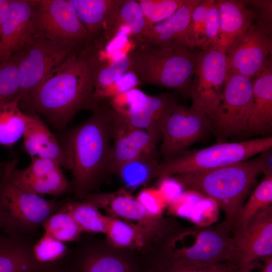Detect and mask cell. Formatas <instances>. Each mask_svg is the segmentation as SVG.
I'll list each match as a JSON object with an SVG mask.
<instances>
[{"instance_id": "obj_46", "label": "cell", "mask_w": 272, "mask_h": 272, "mask_svg": "<svg viewBox=\"0 0 272 272\" xmlns=\"http://www.w3.org/2000/svg\"><path fill=\"white\" fill-rule=\"evenodd\" d=\"M64 272H71L69 270L66 269Z\"/></svg>"}, {"instance_id": "obj_14", "label": "cell", "mask_w": 272, "mask_h": 272, "mask_svg": "<svg viewBox=\"0 0 272 272\" xmlns=\"http://www.w3.org/2000/svg\"><path fill=\"white\" fill-rule=\"evenodd\" d=\"M80 241L67 258L66 269L71 272H146L144 263L128 252L107 250L96 241Z\"/></svg>"}, {"instance_id": "obj_35", "label": "cell", "mask_w": 272, "mask_h": 272, "mask_svg": "<svg viewBox=\"0 0 272 272\" xmlns=\"http://www.w3.org/2000/svg\"><path fill=\"white\" fill-rule=\"evenodd\" d=\"M19 79L16 56L0 62V105L18 97Z\"/></svg>"}, {"instance_id": "obj_26", "label": "cell", "mask_w": 272, "mask_h": 272, "mask_svg": "<svg viewBox=\"0 0 272 272\" xmlns=\"http://www.w3.org/2000/svg\"><path fill=\"white\" fill-rule=\"evenodd\" d=\"M127 28L129 38L137 45L142 44L151 27L137 0H123L109 28L100 42L101 46L110 40L121 27Z\"/></svg>"}, {"instance_id": "obj_20", "label": "cell", "mask_w": 272, "mask_h": 272, "mask_svg": "<svg viewBox=\"0 0 272 272\" xmlns=\"http://www.w3.org/2000/svg\"><path fill=\"white\" fill-rule=\"evenodd\" d=\"M202 1L185 0L171 16L151 27L141 44L158 47H189L187 33L190 17L195 8Z\"/></svg>"}, {"instance_id": "obj_41", "label": "cell", "mask_w": 272, "mask_h": 272, "mask_svg": "<svg viewBox=\"0 0 272 272\" xmlns=\"http://www.w3.org/2000/svg\"><path fill=\"white\" fill-rule=\"evenodd\" d=\"M135 198L149 215L155 217L162 216L163 205L159 190L152 187L145 188Z\"/></svg>"}, {"instance_id": "obj_23", "label": "cell", "mask_w": 272, "mask_h": 272, "mask_svg": "<svg viewBox=\"0 0 272 272\" xmlns=\"http://www.w3.org/2000/svg\"><path fill=\"white\" fill-rule=\"evenodd\" d=\"M220 20L219 46L226 52L246 33L254 22L256 12L247 1L218 0Z\"/></svg>"}, {"instance_id": "obj_29", "label": "cell", "mask_w": 272, "mask_h": 272, "mask_svg": "<svg viewBox=\"0 0 272 272\" xmlns=\"http://www.w3.org/2000/svg\"><path fill=\"white\" fill-rule=\"evenodd\" d=\"M19 101L17 97L0 105V146L12 148L23 138L28 116Z\"/></svg>"}, {"instance_id": "obj_43", "label": "cell", "mask_w": 272, "mask_h": 272, "mask_svg": "<svg viewBox=\"0 0 272 272\" xmlns=\"http://www.w3.org/2000/svg\"><path fill=\"white\" fill-rule=\"evenodd\" d=\"M263 264L260 272H272V255L261 258ZM255 266L254 263L238 267L239 272H251Z\"/></svg>"}, {"instance_id": "obj_15", "label": "cell", "mask_w": 272, "mask_h": 272, "mask_svg": "<svg viewBox=\"0 0 272 272\" xmlns=\"http://www.w3.org/2000/svg\"><path fill=\"white\" fill-rule=\"evenodd\" d=\"M83 200L98 209L104 210L111 217L142 227L153 235L157 241L172 221L162 216L155 217L149 215L136 198L125 189L108 193H92Z\"/></svg>"}, {"instance_id": "obj_13", "label": "cell", "mask_w": 272, "mask_h": 272, "mask_svg": "<svg viewBox=\"0 0 272 272\" xmlns=\"http://www.w3.org/2000/svg\"><path fill=\"white\" fill-rule=\"evenodd\" d=\"M72 53L47 40L34 37L13 54L18 63L20 100L33 91Z\"/></svg>"}, {"instance_id": "obj_39", "label": "cell", "mask_w": 272, "mask_h": 272, "mask_svg": "<svg viewBox=\"0 0 272 272\" xmlns=\"http://www.w3.org/2000/svg\"><path fill=\"white\" fill-rule=\"evenodd\" d=\"M141 83L133 73L128 72L125 73L108 87L93 93L90 109L91 110L99 102L109 100L116 95L137 88Z\"/></svg>"}, {"instance_id": "obj_45", "label": "cell", "mask_w": 272, "mask_h": 272, "mask_svg": "<svg viewBox=\"0 0 272 272\" xmlns=\"http://www.w3.org/2000/svg\"><path fill=\"white\" fill-rule=\"evenodd\" d=\"M4 176V170L3 168V166H2L0 167V178L3 177Z\"/></svg>"}, {"instance_id": "obj_7", "label": "cell", "mask_w": 272, "mask_h": 272, "mask_svg": "<svg viewBox=\"0 0 272 272\" xmlns=\"http://www.w3.org/2000/svg\"><path fill=\"white\" fill-rule=\"evenodd\" d=\"M272 148V137L238 142H222L199 150L185 151L157 165L154 178H162L194 171L210 170L247 160Z\"/></svg>"}, {"instance_id": "obj_5", "label": "cell", "mask_w": 272, "mask_h": 272, "mask_svg": "<svg viewBox=\"0 0 272 272\" xmlns=\"http://www.w3.org/2000/svg\"><path fill=\"white\" fill-rule=\"evenodd\" d=\"M187 46L137 45L128 54L130 71L141 83L178 92L189 98L199 50Z\"/></svg>"}, {"instance_id": "obj_1", "label": "cell", "mask_w": 272, "mask_h": 272, "mask_svg": "<svg viewBox=\"0 0 272 272\" xmlns=\"http://www.w3.org/2000/svg\"><path fill=\"white\" fill-rule=\"evenodd\" d=\"M99 59L97 52L86 47L72 53L20 100V108L43 115L58 131L63 130L78 112L91 107Z\"/></svg>"}, {"instance_id": "obj_38", "label": "cell", "mask_w": 272, "mask_h": 272, "mask_svg": "<svg viewBox=\"0 0 272 272\" xmlns=\"http://www.w3.org/2000/svg\"><path fill=\"white\" fill-rule=\"evenodd\" d=\"M148 95L135 88L109 100L111 108L121 116L139 110L145 104Z\"/></svg>"}, {"instance_id": "obj_31", "label": "cell", "mask_w": 272, "mask_h": 272, "mask_svg": "<svg viewBox=\"0 0 272 272\" xmlns=\"http://www.w3.org/2000/svg\"><path fill=\"white\" fill-rule=\"evenodd\" d=\"M272 205V174H264L243 205L231 229V234L242 230L259 211Z\"/></svg>"}, {"instance_id": "obj_9", "label": "cell", "mask_w": 272, "mask_h": 272, "mask_svg": "<svg viewBox=\"0 0 272 272\" xmlns=\"http://www.w3.org/2000/svg\"><path fill=\"white\" fill-rule=\"evenodd\" d=\"M252 106V79L228 73L219 104L209 117L217 143L242 133Z\"/></svg>"}, {"instance_id": "obj_37", "label": "cell", "mask_w": 272, "mask_h": 272, "mask_svg": "<svg viewBox=\"0 0 272 272\" xmlns=\"http://www.w3.org/2000/svg\"><path fill=\"white\" fill-rule=\"evenodd\" d=\"M216 0H202L193 11L188 28L189 47L200 50L202 45L207 14Z\"/></svg>"}, {"instance_id": "obj_44", "label": "cell", "mask_w": 272, "mask_h": 272, "mask_svg": "<svg viewBox=\"0 0 272 272\" xmlns=\"http://www.w3.org/2000/svg\"><path fill=\"white\" fill-rule=\"evenodd\" d=\"M10 0H0V36L2 25L7 16Z\"/></svg>"}, {"instance_id": "obj_10", "label": "cell", "mask_w": 272, "mask_h": 272, "mask_svg": "<svg viewBox=\"0 0 272 272\" xmlns=\"http://www.w3.org/2000/svg\"><path fill=\"white\" fill-rule=\"evenodd\" d=\"M227 74L223 49L213 46L200 50L190 89V107L210 117L219 104Z\"/></svg>"}, {"instance_id": "obj_24", "label": "cell", "mask_w": 272, "mask_h": 272, "mask_svg": "<svg viewBox=\"0 0 272 272\" xmlns=\"http://www.w3.org/2000/svg\"><path fill=\"white\" fill-rule=\"evenodd\" d=\"M34 237L9 235L0 230V272H48L34 259Z\"/></svg>"}, {"instance_id": "obj_11", "label": "cell", "mask_w": 272, "mask_h": 272, "mask_svg": "<svg viewBox=\"0 0 272 272\" xmlns=\"http://www.w3.org/2000/svg\"><path fill=\"white\" fill-rule=\"evenodd\" d=\"M158 126L164 160L176 157L211 132L208 116L178 103L162 117Z\"/></svg>"}, {"instance_id": "obj_4", "label": "cell", "mask_w": 272, "mask_h": 272, "mask_svg": "<svg viewBox=\"0 0 272 272\" xmlns=\"http://www.w3.org/2000/svg\"><path fill=\"white\" fill-rule=\"evenodd\" d=\"M271 148L257 157L215 169L172 176L184 189L213 200L223 211L231 231L258 176L272 174Z\"/></svg>"}, {"instance_id": "obj_3", "label": "cell", "mask_w": 272, "mask_h": 272, "mask_svg": "<svg viewBox=\"0 0 272 272\" xmlns=\"http://www.w3.org/2000/svg\"><path fill=\"white\" fill-rule=\"evenodd\" d=\"M155 247L149 266L199 268L235 261L231 231L223 221L184 227L174 221Z\"/></svg>"}, {"instance_id": "obj_28", "label": "cell", "mask_w": 272, "mask_h": 272, "mask_svg": "<svg viewBox=\"0 0 272 272\" xmlns=\"http://www.w3.org/2000/svg\"><path fill=\"white\" fill-rule=\"evenodd\" d=\"M110 217L106 235L111 245L116 248L142 249L156 243V238L141 226Z\"/></svg>"}, {"instance_id": "obj_19", "label": "cell", "mask_w": 272, "mask_h": 272, "mask_svg": "<svg viewBox=\"0 0 272 272\" xmlns=\"http://www.w3.org/2000/svg\"><path fill=\"white\" fill-rule=\"evenodd\" d=\"M272 130V65L252 79L251 111L242 133L271 137Z\"/></svg>"}, {"instance_id": "obj_21", "label": "cell", "mask_w": 272, "mask_h": 272, "mask_svg": "<svg viewBox=\"0 0 272 272\" xmlns=\"http://www.w3.org/2000/svg\"><path fill=\"white\" fill-rule=\"evenodd\" d=\"M123 0H69L87 32L85 47L99 44Z\"/></svg>"}, {"instance_id": "obj_22", "label": "cell", "mask_w": 272, "mask_h": 272, "mask_svg": "<svg viewBox=\"0 0 272 272\" xmlns=\"http://www.w3.org/2000/svg\"><path fill=\"white\" fill-rule=\"evenodd\" d=\"M27 114L26 129L23 137V148L31 157L52 159L67 169L64 150L56 135L53 133L39 115Z\"/></svg>"}, {"instance_id": "obj_30", "label": "cell", "mask_w": 272, "mask_h": 272, "mask_svg": "<svg viewBox=\"0 0 272 272\" xmlns=\"http://www.w3.org/2000/svg\"><path fill=\"white\" fill-rule=\"evenodd\" d=\"M62 208L72 215L83 232L106 234L110 217L102 215L92 203L69 200L63 201Z\"/></svg>"}, {"instance_id": "obj_16", "label": "cell", "mask_w": 272, "mask_h": 272, "mask_svg": "<svg viewBox=\"0 0 272 272\" xmlns=\"http://www.w3.org/2000/svg\"><path fill=\"white\" fill-rule=\"evenodd\" d=\"M238 267L272 255V205L256 213L242 230L231 234Z\"/></svg>"}, {"instance_id": "obj_27", "label": "cell", "mask_w": 272, "mask_h": 272, "mask_svg": "<svg viewBox=\"0 0 272 272\" xmlns=\"http://www.w3.org/2000/svg\"><path fill=\"white\" fill-rule=\"evenodd\" d=\"M176 103L175 97L169 93L148 95L144 105L139 110L120 116L133 126L147 130L158 141L161 137L159 122Z\"/></svg>"}, {"instance_id": "obj_36", "label": "cell", "mask_w": 272, "mask_h": 272, "mask_svg": "<svg viewBox=\"0 0 272 272\" xmlns=\"http://www.w3.org/2000/svg\"><path fill=\"white\" fill-rule=\"evenodd\" d=\"M150 27L171 16L185 0H137Z\"/></svg>"}, {"instance_id": "obj_18", "label": "cell", "mask_w": 272, "mask_h": 272, "mask_svg": "<svg viewBox=\"0 0 272 272\" xmlns=\"http://www.w3.org/2000/svg\"><path fill=\"white\" fill-rule=\"evenodd\" d=\"M34 5L35 0H10L0 36V43L6 59L34 37Z\"/></svg>"}, {"instance_id": "obj_17", "label": "cell", "mask_w": 272, "mask_h": 272, "mask_svg": "<svg viewBox=\"0 0 272 272\" xmlns=\"http://www.w3.org/2000/svg\"><path fill=\"white\" fill-rule=\"evenodd\" d=\"M112 140L109 166L112 173L117 174L131 161L157 153V141L149 132L131 125L114 111Z\"/></svg>"}, {"instance_id": "obj_40", "label": "cell", "mask_w": 272, "mask_h": 272, "mask_svg": "<svg viewBox=\"0 0 272 272\" xmlns=\"http://www.w3.org/2000/svg\"><path fill=\"white\" fill-rule=\"evenodd\" d=\"M220 33V15L217 1H216L207 12L203 41L200 50L219 46Z\"/></svg>"}, {"instance_id": "obj_12", "label": "cell", "mask_w": 272, "mask_h": 272, "mask_svg": "<svg viewBox=\"0 0 272 272\" xmlns=\"http://www.w3.org/2000/svg\"><path fill=\"white\" fill-rule=\"evenodd\" d=\"M271 28L260 21L226 52L228 73L253 79L271 65Z\"/></svg>"}, {"instance_id": "obj_47", "label": "cell", "mask_w": 272, "mask_h": 272, "mask_svg": "<svg viewBox=\"0 0 272 272\" xmlns=\"http://www.w3.org/2000/svg\"><path fill=\"white\" fill-rule=\"evenodd\" d=\"M0 230H1V227H0Z\"/></svg>"}, {"instance_id": "obj_8", "label": "cell", "mask_w": 272, "mask_h": 272, "mask_svg": "<svg viewBox=\"0 0 272 272\" xmlns=\"http://www.w3.org/2000/svg\"><path fill=\"white\" fill-rule=\"evenodd\" d=\"M34 37L72 53L85 48L87 32L69 0H35Z\"/></svg>"}, {"instance_id": "obj_25", "label": "cell", "mask_w": 272, "mask_h": 272, "mask_svg": "<svg viewBox=\"0 0 272 272\" xmlns=\"http://www.w3.org/2000/svg\"><path fill=\"white\" fill-rule=\"evenodd\" d=\"M17 159L3 165L4 176L20 187L34 194L61 195L72 191L70 183L61 168L45 175L37 177L25 176L17 168Z\"/></svg>"}, {"instance_id": "obj_33", "label": "cell", "mask_w": 272, "mask_h": 272, "mask_svg": "<svg viewBox=\"0 0 272 272\" xmlns=\"http://www.w3.org/2000/svg\"><path fill=\"white\" fill-rule=\"evenodd\" d=\"M44 233L64 243L78 241L83 231L72 215L62 207L43 222Z\"/></svg>"}, {"instance_id": "obj_6", "label": "cell", "mask_w": 272, "mask_h": 272, "mask_svg": "<svg viewBox=\"0 0 272 272\" xmlns=\"http://www.w3.org/2000/svg\"><path fill=\"white\" fill-rule=\"evenodd\" d=\"M63 203L24 190L3 176L0 178L1 231L34 237L46 219Z\"/></svg>"}, {"instance_id": "obj_42", "label": "cell", "mask_w": 272, "mask_h": 272, "mask_svg": "<svg viewBox=\"0 0 272 272\" xmlns=\"http://www.w3.org/2000/svg\"><path fill=\"white\" fill-rule=\"evenodd\" d=\"M146 272H239L237 265L231 261L199 268L149 266Z\"/></svg>"}, {"instance_id": "obj_34", "label": "cell", "mask_w": 272, "mask_h": 272, "mask_svg": "<svg viewBox=\"0 0 272 272\" xmlns=\"http://www.w3.org/2000/svg\"><path fill=\"white\" fill-rule=\"evenodd\" d=\"M130 60L128 54L107 61L99 55L94 76V89L96 92L108 87L125 73L130 71Z\"/></svg>"}, {"instance_id": "obj_32", "label": "cell", "mask_w": 272, "mask_h": 272, "mask_svg": "<svg viewBox=\"0 0 272 272\" xmlns=\"http://www.w3.org/2000/svg\"><path fill=\"white\" fill-rule=\"evenodd\" d=\"M157 153L143 156L124 165L117 174L127 189H134L154 178L159 163Z\"/></svg>"}, {"instance_id": "obj_2", "label": "cell", "mask_w": 272, "mask_h": 272, "mask_svg": "<svg viewBox=\"0 0 272 272\" xmlns=\"http://www.w3.org/2000/svg\"><path fill=\"white\" fill-rule=\"evenodd\" d=\"M83 122L56 135L72 173V191L83 200L109 172L114 111L108 100L98 103Z\"/></svg>"}]
</instances>
